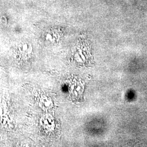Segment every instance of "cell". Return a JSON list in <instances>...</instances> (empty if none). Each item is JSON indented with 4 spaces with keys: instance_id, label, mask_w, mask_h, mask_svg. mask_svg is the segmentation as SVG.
Instances as JSON below:
<instances>
[{
    "instance_id": "6da1fadb",
    "label": "cell",
    "mask_w": 147,
    "mask_h": 147,
    "mask_svg": "<svg viewBox=\"0 0 147 147\" xmlns=\"http://www.w3.org/2000/svg\"><path fill=\"white\" fill-rule=\"evenodd\" d=\"M19 50L22 53L30 54L31 53V47H29L28 44H25L21 45L19 47Z\"/></svg>"
}]
</instances>
